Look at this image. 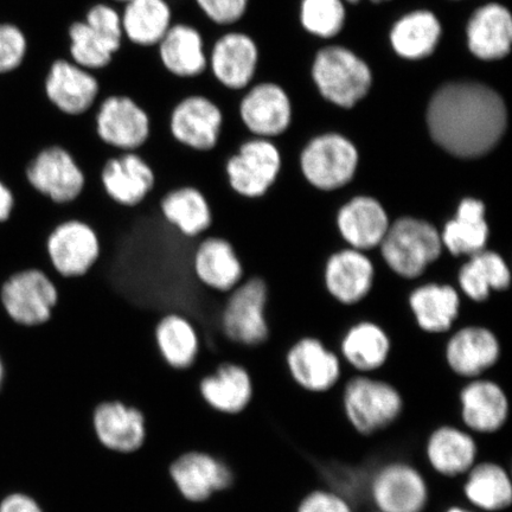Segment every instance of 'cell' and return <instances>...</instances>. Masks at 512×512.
<instances>
[{"instance_id": "obj_27", "label": "cell", "mask_w": 512, "mask_h": 512, "mask_svg": "<svg viewBox=\"0 0 512 512\" xmlns=\"http://www.w3.org/2000/svg\"><path fill=\"white\" fill-rule=\"evenodd\" d=\"M158 51L164 68L177 78H197L208 68L203 36L189 24H172L158 43Z\"/></svg>"}, {"instance_id": "obj_2", "label": "cell", "mask_w": 512, "mask_h": 512, "mask_svg": "<svg viewBox=\"0 0 512 512\" xmlns=\"http://www.w3.org/2000/svg\"><path fill=\"white\" fill-rule=\"evenodd\" d=\"M342 405L352 430L367 438L388 431L405 412L398 388L367 376L354 377L345 384Z\"/></svg>"}, {"instance_id": "obj_38", "label": "cell", "mask_w": 512, "mask_h": 512, "mask_svg": "<svg viewBox=\"0 0 512 512\" xmlns=\"http://www.w3.org/2000/svg\"><path fill=\"white\" fill-rule=\"evenodd\" d=\"M343 355L352 367L363 373L380 369L390 350L386 334L374 324L364 323L355 326L344 338Z\"/></svg>"}, {"instance_id": "obj_44", "label": "cell", "mask_w": 512, "mask_h": 512, "mask_svg": "<svg viewBox=\"0 0 512 512\" xmlns=\"http://www.w3.org/2000/svg\"><path fill=\"white\" fill-rule=\"evenodd\" d=\"M296 512H355L352 503L330 489H316L299 502Z\"/></svg>"}, {"instance_id": "obj_6", "label": "cell", "mask_w": 512, "mask_h": 512, "mask_svg": "<svg viewBox=\"0 0 512 512\" xmlns=\"http://www.w3.org/2000/svg\"><path fill=\"white\" fill-rule=\"evenodd\" d=\"M381 245L390 268L402 277L416 278L439 258L443 242L430 223L405 217L388 228Z\"/></svg>"}, {"instance_id": "obj_43", "label": "cell", "mask_w": 512, "mask_h": 512, "mask_svg": "<svg viewBox=\"0 0 512 512\" xmlns=\"http://www.w3.org/2000/svg\"><path fill=\"white\" fill-rule=\"evenodd\" d=\"M198 8L217 25H232L246 14L249 0H195Z\"/></svg>"}, {"instance_id": "obj_22", "label": "cell", "mask_w": 512, "mask_h": 512, "mask_svg": "<svg viewBox=\"0 0 512 512\" xmlns=\"http://www.w3.org/2000/svg\"><path fill=\"white\" fill-rule=\"evenodd\" d=\"M171 477L190 502L206 501L233 484V472L220 460L200 452L183 454L171 466Z\"/></svg>"}, {"instance_id": "obj_9", "label": "cell", "mask_w": 512, "mask_h": 512, "mask_svg": "<svg viewBox=\"0 0 512 512\" xmlns=\"http://www.w3.org/2000/svg\"><path fill=\"white\" fill-rule=\"evenodd\" d=\"M46 252L51 270L63 279L85 277L100 259L101 242L91 224L67 219L50 230Z\"/></svg>"}, {"instance_id": "obj_3", "label": "cell", "mask_w": 512, "mask_h": 512, "mask_svg": "<svg viewBox=\"0 0 512 512\" xmlns=\"http://www.w3.org/2000/svg\"><path fill=\"white\" fill-rule=\"evenodd\" d=\"M60 293L50 275L37 267L23 268L4 281L3 309L19 328L34 329L50 322Z\"/></svg>"}, {"instance_id": "obj_34", "label": "cell", "mask_w": 512, "mask_h": 512, "mask_svg": "<svg viewBox=\"0 0 512 512\" xmlns=\"http://www.w3.org/2000/svg\"><path fill=\"white\" fill-rule=\"evenodd\" d=\"M488 236L484 204L473 198H466L460 203L456 219L446 224L440 238L454 255H475L483 251Z\"/></svg>"}, {"instance_id": "obj_41", "label": "cell", "mask_w": 512, "mask_h": 512, "mask_svg": "<svg viewBox=\"0 0 512 512\" xmlns=\"http://www.w3.org/2000/svg\"><path fill=\"white\" fill-rule=\"evenodd\" d=\"M28 54V38L12 23H0V74H9L22 66Z\"/></svg>"}, {"instance_id": "obj_50", "label": "cell", "mask_w": 512, "mask_h": 512, "mask_svg": "<svg viewBox=\"0 0 512 512\" xmlns=\"http://www.w3.org/2000/svg\"><path fill=\"white\" fill-rule=\"evenodd\" d=\"M114 2H119V3H124L125 4L126 2H128V0H114Z\"/></svg>"}, {"instance_id": "obj_24", "label": "cell", "mask_w": 512, "mask_h": 512, "mask_svg": "<svg viewBox=\"0 0 512 512\" xmlns=\"http://www.w3.org/2000/svg\"><path fill=\"white\" fill-rule=\"evenodd\" d=\"M201 396L211 408L239 414L253 399L254 384L247 368L235 362H221L198 384Z\"/></svg>"}, {"instance_id": "obj_36", "label": "cell", "mask_w": 512, "mask_h": 512, "mask_svg": "<svg viewBox=\"0 0 512 512\" xmlns=\"http://www.w3.org/2000/svg\"><path fill=\"white\" fill-rule=\"evenodd\" d=\"M411 306L422 329L443 332L458 316L459 297L451 286L427 285L412 294Z\"/></svg>"}, {"instance_id": "obj_46", "label": "cell", "mask_w": 512, "mask_h": 512, "mask_svg": "<svg viewBox=\"0 0 512 512\" xmlns=\"http://www.w3.org/2000/svg\"><path fill=\"white\" fill-rule=\"evenodd\" d=\"M16 207L14 192L3 181H0V223L11 219Z\"/></svg>"}, {"instance_id": "obj_10", "label": "cell", "mask_w": 512, "mask_h": 512, "mask_svg": "<svg viewBox=\"0 0 512 512\" xmlns=\"http://www.w3.org/2000/svg\"><path fill=\"white\" fill-rule=\"evenodd\" d=\"M368 492L379 512H425L431 499L424 473L402 460L381 466L369 479Z\"/></svg>"}, {"instance_id": "obj_20", "label": "cell", "mask_w": 512, "mask_h": 512, "mask_svg": "<svg viewBox=\"0 0 512 512\" xmlns=\"http://www.w3.org/2000/svg\"><path fill=\"white\" fill-rule=\"evenodd\" d=\"M240 117L254 136L277 137L291 123V102L283 88L274 83H261L242 99Z\"/></svg>"}, {"instance_id": "obj_4", "label": "cell", "mask_w": 512, "mask_h": 512, "mask_svg": "<svg viewBox=\"0 0 512 512\" xmlns=\"http://www.w3.org/2000/svg\"><path fill=\"white\" fill-rule=\"evenodd\" d=\"M267 303L266 281L260 277L243 279L224 300L220 317L223 336L240 347L255 348L266 343L270 336Z\"/></svg>"}, {"instance_id": "obj_26", "label": "cell", "mask_w": 512, "mask_h": 512, "mask_svg": "<svg viewBox=\"0 0 512 512\" xmlns=\"http://www.w3.org/2000/svg\"><path fill=\"white\" fill-rule=\"evenodd\" d=\"M160 215L187 239H201L213 227V211L200 189L184 185L160 197Z\"/></svg>"}, {"instance_id": "obj_37", "label": "cell", "mask_w": 512, "mask_h": 512, "mask_svg": "<svg viewBox=\"0 0 512 512\" xmlns=\"http://www.w3.org/2000/svg\"><path fill=\"white\" fill-rule=\"evenodd\" d=\"M511 275L507 264L494 252H479L459 273L463 291L473 300L483 302L490 290H505L510 286Z\"/></svg>"}, {"instance_id": "obj_8", "label": "cell", "mask_w": 512, "mask_h": 512, "mask_svg": "<svg viewBox=\"0 0 512 512\" xmlns=\"http://www.w3.org/2000/svg\"><path fill=\"white\" fill-rule=\"evenodd\" d=\"M280 168L277 146L264 138L246 140L224 163L229 189L245 200L264 197L277 181Z\"/></svg>"}, {"instance_id": "obj_21", "label": "cell", "mask_w": 512, "mask_h": 512, "mask_svg": "<svg viewBox=\"0 0 512 512\" xmlns=\"http://www.w3.org/2000/svg\"><path fill=\"white\" fill-rule=\"evenodd\" d=\"M287 367L294 382L306 392H330L341 377L338 357L317 339L306 338L288 352Z\"/></svg>"}, {"instance_id": "obj_40", "label": "cell", "mask_w": 512, "mask_h": 512, "mask_svg": "<svg viewBox=\"0 0 512 512\" xmlns=\"http://www.w3.org/2000/svg\"><path fill=\"white\" fill-rule=\"evenodd\" d=\"M344 18L342 0H303L302 23L311 34L335 36L342 30Z\"/></svg>"}, {"instance_id": "obj_5", "label": "cell", "mask_w": 512, "mask_h": 512, "mask_svg": "<svg viewBox=\"0 0 512 512\" xmlns=\"http://www.w3.org/2000/svg\"><path fill=\"white\" fill-rule=\"evenodd\" d=\"M25 182L56 206H67L82 195L86 175L78 160L61 144L44 146L24 169Z\"/></svg>"}, {"instance_id": "obj_29", "label": "cell", "mask_w": 512, "mask_h": 512, "mask_svg": "<svg viewBox=\"0 0 512 512\" xmlns=\"http://www.w3.org/2000/svg\"><path fill=\"white\" fill-rule=\"evenodd\" d=\"M469 48L484 61L503 59L510 53L512 19L510 12L499 4L478 9L467 27Z\"/></svg>"}, {"instance_id": "obj_47", "label": "cell", "mask_w": 512, "mask_h": 512, "mask_svg": "<svg viewBox=\"0 0 512 512\" xmlns=\"http://www.w3.org/2000/svg\"><path fill=\"white\" fill-rule=\"evenodd\" d=\"M445 512H476L475 510L466 509L464 507H460V505H452V507L447 508Z\"/></svg>"}, {"instance_id": "obj_16", "label": "cell", "mask_w": 512, "mask_h": 512, "mask_svg": "<svg viewBox=\"0 0 512 512\" xmlns=\"http://www.w3.org/2000/svg\"><path fill=\"white\" fill-rule=\"evenodd\" d=\"M191 264L198 283L217 293L227 294L245 279V267L233 243L222 236H202Z\"/></svg>"}, {"instance_id": "obj_51", "label": "cell", "mask_w": 512, "mask_h": 512, "mask_svg": "<svg viewBox=\"0 0 512 512\" xmlns=\"http://www.w3.org/2000/svg\"><path fill=\"white\" fill-rule=\"evenodd\" d=\"M374 512H379V511H376V510H375Z\"/></svg>"}, {"instance_id": "obj_49", "label": "cell", "mask_w": 512, "mask_h": 512, "mask_svg": "<svg viewBox=\"0 0 512 512\" xmlns=\"http://www.w3.org/2000/svg\"><path fill=\"white\" fill-rule=\"evenodd\" d=\"M347 2H349V3H357L358 0H347ZM371 2L382 3V2H386V0H371Z\"/></svg>"}, {"instance_id": "obj_31", "label": "cell", "mask_w": 512, "mask_h": 512, "mask_svg": "<svg viewBox=\"0 0 512 512\" xmlns=\"http://www.w3.org/2000/svg\"><path fill=\"white\" fill-rule=\"evenodd\" d=\"M338 227L350 245L369 249L380 245L389 224L379 202L370 197H357L339 211Z\"/></svg>"}, {"instance_id": "obj_30", "label": "cell", "mask_w": 512, "mask_h": 512, "mask_svg": "<svg viewBox=\"0 0 512 512\" xmlns=\"http://www.w3.org/2000/svg\"><path fill=\"white\" fill-rule=\"evenodd\" d=\"M464 478L463 494L473 508L482 512H503L511 507L512 482L503 465L478 460Z\"/></svg>"}, {"instance_id": "obj_35", "label": "cell", "mask_w": 512, "mask_h": 512, "mask_svg": "<svg viewBox=\"0 0 512 512\" xmlns=\"http://www.w3.org/2000/svg\"><path fill=\"white\" fill-rule=\"evenodd\" d=\"M440 34V23L432 12L416 11L394 25L390 41L400 56L408 60H419L433 53Z\"/></svg>"}, {"instance_id": "obj_23", "label": "cell", "mask_w": 512, "mask_h": 512, "mask_svg": "<svg viewBox=\"0 0 512 512\" xmlns=\"http://www.w3.org/2000/svg\"><path fill=\"white\" fill-rule=\"evenodd\" d=\"M158 355L174 371L194 368L201 354V338L194 323L178 312L165 313L153 330Z\"/></svg>"}, {"instance_id": "obj_11", "label": "cell", "mask_w": 512, "mask_h": 512, "mask_svg": "<svg viewBox=\"0 0 512 512\" xmlns=\"http://www.w3.org/2000/svg\"><path fill=\"white\" fill-rule=\"evenodd\" d=\"M94 131L99 142L115 152H137L151 140L152 121L130 96L112 95L96 112Z\"/></svg>"}, {"instance_id": "obj_39", "label": "cell", "mask_w": 512, "mask_h": 512, "mask_svg": "<svg viewBox=\"0 0 512 512\" xmlns=\"http://www.w3.org/2000/svg\"><path fill=\"white\" fill-rule=\"evenodd\" d=\"M68 35L72 61L89 72L110 66L119 51L85 21L70 25Z\"/></svg>"}, {"instance_id": "obj_45", "label": "cell", "mask_w": 512, "mask_h": 512, "mask_svg": "<svg viewBox=\"0 0 512 512\" xmlns=\"http://www.w3.org/2000/svg\"><path fill=\"white\" fill-rule=\"evenodd\" d=\"M0 512H44L41 505L29 495L15 492L0 502Z\"/></svg>"}, {"instance_id": "obj_33", "label": "cell", "mask_w": 512, "mask_h": 512, "mask_svg": "<svg viewBox=\"0 0 512 512\" xmlns=\"http://www.w3.org/2000/svg\"><path fill=\"white\" fill-rule=\"evenodd\" d=\"M124 37L140 47L158 46L172 25L166 0H128L121 14Z\"/></svg>"}, {"instance_id": "obj_25", "label": "cell", "mask_w": 512, "mask_h": 512, "mask_svg": "<svg viewBox=\"0 0 512 512\" xmlns=\"http://www.w3.org/2000/svg\"><path fill=\"white\" fill-rule=\"evenodd\" d=\"M94 428L102 445L121 453L137 451L146 437L144 415L119 401L96 407Z\"/></svg>"}, {"instance_id": "obj_15", "label": "cell", "mask_w": 512, "mask_h": 512, "mask_svg": "<svg viewBox=\"0 0 512 512\" xmlns=\"http://www.w3.org/2000/svg\"><path fill=\"white\" fill-rule=\"evenodd\" d=\"M459 415L463 427L473 435H494L507 426L510 402L498 383L473 380L460 390Z\"/></svg>"}, {"instance_id": "obj_32", "label": "cell", "mask_w": 512, "mask_h": 512, "mask_svg": "<svg viewBox=\"0 0 512 512\" xmlns=\"http://www.w3.org/2000/svg\"><path fill=\"white\" fill-rule=\"evenodd\" d=\"M374 268L369 259L356 251L338 253L326 267V285L339 302L354 304L369 292Z\"/></svg>"}, {"instance_id": "obj_48", "label": "cell", "mask_w": 512, "mask_h": 512, "mask_svg": "<svg viewBox=\"0 0 512 512\" xmlns=\"http://www.w3.org/2000/svg\"><path fill=\"white\" fill-rule=\"evenodd\" d=\"M4 374H5L4 364H3L2 358H0V388H2V384L4 381Z\"/></svg>"}, {"instance_id": "obj_14", "label": "cell", "mask_w": 512, "mask_h": 512, "mask_svg": "<svg viewBox=\"0 0 512 512\" xmlns=\"http://www.w3.org/2000/svg\"><path fill=\"white\" fill-rule=\"evenodd\" d=\"M105 195L119 207L133 209L143 204L156 188V174L137 152H119L105 160L100 171Z\"/></svg>"}, {"instance_id": "obj_18", "label": "cell", "mask_w": 512, "mask_h": 512, "mask_svg": "<svg viewBox=\"0 0 512 512\" xmlns=\"http://www.w3.org/2000/svg\"><path fill=\"white\" fill-rule=\"evenodd\" d=\"M425 456L435 475L446 479L462 478L478 462L475 435L464 427L441 425L428 435Z\"/></svg>"}, {"instance_id": "obj_12", "label": "cell", "mask_w": 512, "mask_h": 512, "mask_svg": "<svg viewBox=\"0 0 512 512\" xmlns=\"http://www.w3.org/2000/svg\"><path fill=\"white\" fill-rule=\"evenodd\" d=\"M223 113L207 96L195 94L179 101L170 114L169 133L174 142L196 153H210L219 147Z\"/></svg>"}, {"instance_id": "obj_28", "label": "cell", "mask_w": 512, "mask_h": 512, "mask_svg": "<svg viewBox=\"0 0 512 512\" xmlns=\"http://www.w3.org/2000/svg\"><path fill=\"white\" fill-rule=\"evenodd\" d=\"M497 338L482 328L460 330L447 345V363L454 374L476 380L498 361Z\"/></svg>"}, {"instance_id": "obj_42", "label": "cell", "mask_w": 512, "mask_h": 512, "mask_svg": "<svg viewBox=\"0 0 512 512\" xmlns=\"http://www.w3.org/2000/svg\"><path fill=\"white\" fill-rule=\"evenodd\" d=\"M85 22L120 50L124 40L123 24H121V15L111 5H94L88 10Z\"/></svg>"}, {"instance_id": "obj_13", "label": "cell", "mask_w": 512, "mask_h": 512, "mask_svg": "<svg viewBox=\"0 0 512 512\" xmlns=\"http://www.w3.org/2000/svg\"><path fill=\"white\" fill-rule=\"evenodd\" d=\"M358 153L354 144L338 134L318 137L302 155V169L309 182L323 190H334L354 176Z\"/></svg>"}, {"instance_id": "obj_1", "label": "cell", "mask_w": 512, "mask_h": 512, "mask_svg": "<svg viewBox=\"0 0 512 512\" xmlns=\"http://www.w3.org/2000/svg\"><path fill=\"white\" fill-rule=\"evenodd\" d=\"M428 128L435 143L460 158L485 155L499 143L508 113L498 93L476 82H451L428 106Z\"/></svg>"}, {"instance_id": "obj_17", "label": "cell", "mask_w": 512, "mask_h": 512, "mask_svg": "<svg viewBox=\"0 0 512 512\" xmlns=\"http://www.w3.org/2000/svg\"><path fill=\"white\" fill-rule=\"evenodd\" d=\"M48 100L61 113L79 117L94 106L100 92L98 79L72 60H56L44 83Z\"/></svg>"}, {"instance_id": "obj_7", "label": "cell", "mask_w": 512, "mask_h": 512, "mask_svg": "<svg viewBox=\"0 0 512 512\" xmlns=\"http://www.w3.org/2000/svg\"><path fill=\"white\" fill-rule=\"evenodd\" d=\"M312 73L324 98L344 108L354 107L367 95L371 86L367 63L342 47L320 51Z\"/></svg>"}, {"instance_id": "obj_19", "label": "cell", "mask_w": 512, "mask_h": 512, "mask_svg": "<svg viewBox=\"0 0 512 512\" xmlns=\"http://www.w3.org/2000/svg\"><path fill=\"white\" fill-rule=\"evenodd\" d=\"M255 42L242 32H228L217 38L208 56V67L217 82L228 89L246 88L258 66Z\"/></svg>"}]
</instances>
